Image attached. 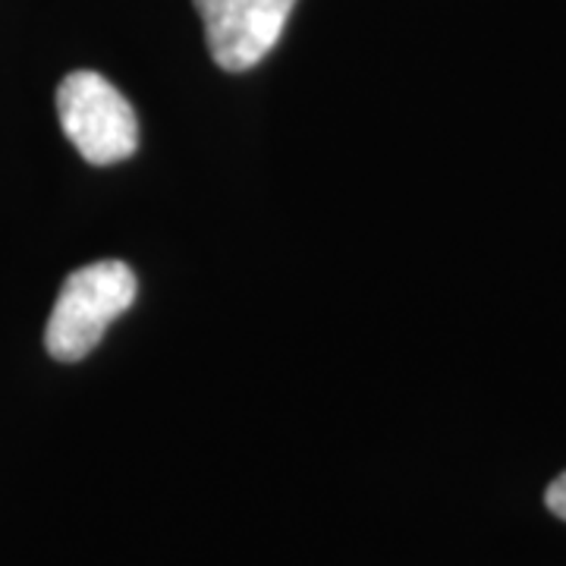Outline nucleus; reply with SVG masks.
I'll return each instance as SVG.
<instances>
[{
	"mask_svg": "<svg viewBox=\"0 0 566 566\" xmlns=\"http://www.w3.org/2000/svg\"><path fill=\"white\" fill-rule=\"evenodd\" d=\"M139 283L120 259L85 264L61 286V296L44 327V346L61 363H80L102 344L104 331L136 303Z\"/></svg>",
	"mask_w": 566,
	"mask_h": 566,
	"instance_id": "1",
	"label": "nucleus"
},
{
	"mask_svg": "<svg viewBox=\"0 0 566 566\" xmlns=\"http://www.w3.org/2000/svg\"><path fill=\"white\" fill-rule=\"evenodd\" d=\"M63 136L88 164L126 161L139 148V120L133 104L102 73L76 70L57 88Z\"/></svg>",
	"mask_w": 566,
	"mask_h": 566,
	"instance_id": "2",
	"label": "nucleus"
},
{
	"mask_svg": "<svg viewBox=\"0 0 566 566\" xmlns=\"http://www.w3.org/2000/svg\"><path fill=\"white\" fill-rule=\"evenodd\" d=\"M296 0H196L205 41L227 73H245L274 51Z\"/></svg>",
	"mask_w": 566,
	"mask_h": 566,
	"instance_id": "3",
	"label": "nucleus"
},
{
	"mask_svg": "<svg viewBox=\"0 0 566 566\" xmlns=\"http://www.w3.org/2000/svg\"><path fill=\"white\" fill-rule=\"evenodd\" d=\"M545 504H547V510L554 513V516L566 520V472H564V475H557V479H554V482L547 485Z\"/></svg>",
	"mask_w": 566,
	"mask_h": 566,
	"instance_id": "4",
	"label": "nucleus"
}]
</instances>
